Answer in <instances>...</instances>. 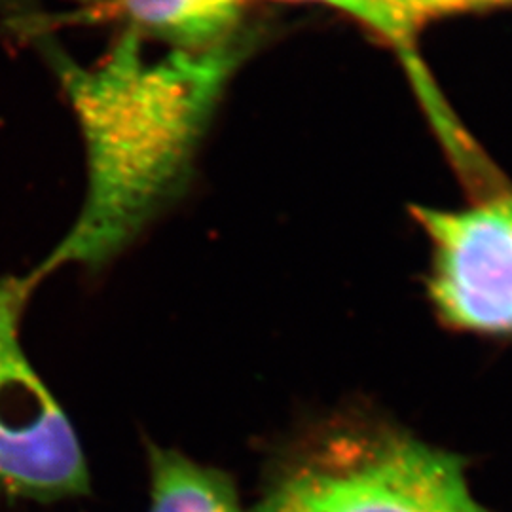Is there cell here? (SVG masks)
<instances>
[{"instance_id":"6da1fadb","label":"cell","mask_w":512,"mask_h":512,"mask_svg":"<svg viewBox=\"0 0 512 512\" xmlns=\"http://www.w3.org/2000/svg\"><path fill=\"white\" fill-rule=\"evenodd\" d=\"M249 44L171 50L150 61L129 27L99 65L57 61L84 135L88 190L82 211L33 275L61 266L99 268L120 255L190 183L220 97Z\"/></svg>"},{"instance_id":"7a4b0ae2","label":"cell","mask_w":512,"mask_h":512,"mask_svg":"<svg viewBox=\"0 0 512 512\" xmlns=\"http://www.w3.org/2000/svg\"><path fill=\"white\" fill-rule=\"evenodd\" d=\"M256 512H486L458 459L399 431L340 425L311 440Z\"/></svg>"},{"instance_id":"3957f363","label":"cell","mask_w":512,"mask_h":512,"mask_svg":"<svg viewBox=\"0 0 512 512\" xmlns=\"http://www.w3.org/2000/svg\"><path fill=\"white\" fill-rule=\"evenodd\" d=\"M35 275L0 277V492L33 501L88 494L90 471L63 408L19 342Z\"/></svg>"},{"instance_id":"277c9868","label":"cell","mask_w":512,"mask_h":512,"mask_svg":"<svg viewBox=\"0 0 512 512\" xmlns=\"http://www.w3.org/2000/svg\"><path fill=\"white\" fill-rule=\"evenodd\" d=\"M431 247L429 293L461 330L512 334V190L497 188L463 209L414 207Z\"/></svg>"},{"instance_id":"5b68a950","label":"cell","mask_w":512,"mask_h":512,"mask_svg":"<svg viewBox=\"0 0 512 512\" xmlns=\"http://www.w3.org/2000/svg\"><path fill=\"white\" fill-rule=\"evenodd\" d=\"M287 2H313L330 6L348 18L355 19L359 25L368 29L374 37L387 44L399 59L410 76L421 103L427 110L433 126L439 133L444 147L458 145L463 137V128L454 118L452 110L446 107L435 82L421 61L416 37L420 25L408 12L404 0H287Z\"/></svg>"},{"instance_id":"8992f818","label":"cell","mask_w":512,"mask_h":512,"mask_svg":"<svg viewBox=\"0 0 512 512\" xmlns=\"http://www.w3.org/2000/svg\"><path fill=\"white\" fill-rule=\"evenodd\" d=\"M247 0H118L139 35L200 52L236 37Z\"/></svg>"},{"instance_id":"52a82bcc","label":"cell","mask_w":512,"mask_h":512,"mask_svg":"<svg viewBox=\"0 0 512 512\" xmlns=\"http://www.w3.org/2000/svg\"><path fill=\"white\" fill-rule=\"evenodd\" d=\"M148 512H243L232 480L177 450L150 448Z\"/></svg>"},{"instance_id":"ba28073f","label":"cell","mask_w":512,"mask_h":512,"mask_svg":"<svg viewBox=\"0 0 512 512\" xmlns=\"http://www.w3.org/2000/svg\"><path fill=\"white\" fill-rule=\"evenodd\" d=\"M404 4L420 27L429 19L469 10L467 0H404Z\"/></svg>"},{"instance_id":"9c48e42d","label":"cell","mask_w":512,"mask_h":512,"mask_svg":"<svg viewBox=\"0 0 512 512\" xmlns=\"http://www.w3.org/2000/svg\"><path fill=\"white\" fill-rule=\"evenodd\" d=\"M469 8H482V6H497V4H512V0H467Z\"/></svg>"}]
</instances>
